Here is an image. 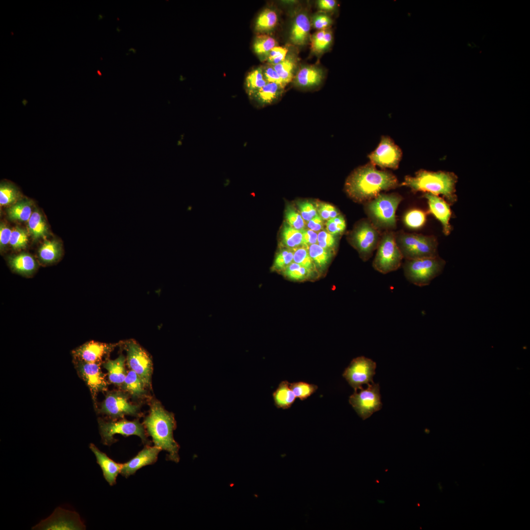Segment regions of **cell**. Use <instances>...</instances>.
<instances>
[{
	"label": "cell",
	"mask_w": 530,
	"mask_h": 530,
	"mask_svg": "<svg viewBox=\"0 0 530 530\" xmlns=\"http://www.w3.org/2000/svg\"><path fill=\"white\" fill-rule=\"evenodd\" d=\"M398 181L393 174L377 170L373 165L359 167L347 178L345 190L353 200L365 203L381 193L397 187Z\"/></svg>",
	"instance_id": "obj_1"
},
{
	"label": "cell",
	"mask_w": 530,
	"mask_h": 530,
	"mask_svg": "<svg viewBox=\"0 0 530 530\" xmlns=\"http://www.w3.org/2000/svg\"><path fill=\"white\" fill-rule=\"evenodd\" d=\"M283 80L285 85L293 79V72L295 66V60L291 57H286L280 63L272 65Z\"/></svg>",
	"instance_id": "obj_38"
},
{
	"label": "cell",
	"mask_w": 530,
	"mask_h": 530,
	"mask_svg": "<svg viewBox=\"0 0 530 530\" xmlns=\"http://www.w3.org/2000/svg\"><path fill=\"white\" fill-rule=\"evenodd\" d=\"M302 232V244L306 246L317 243L318 233L309 229H304Z\"/></svg>",
	"instance_id": "obj_53"
},
{
	"label": "cell",
	"mask_w": 530,
	"mask_h": 530,
	"mask_svg": "<svg viewBox=\"0 0 530 530\" xmlns=\"http://www.w3.org/2000/svg\"><path fill=\"white\" fill-rule=\"evenodd\" d=\"M426 214L422 210L412 209L405 212L403 217L404 225L411 229H418L425 223Z\"/></svg>",
	"instance_id": "obj_35"
},
{
	"label": "cell",
	"mask_w": 530,
	"mask_h": 530,
	"mask_svg": "<svg viewBox=\"0 0 530 530\" xmlns=\"http://www.w3.org/2000/svg\"><path fill=\"white\" fill-rule=\"evenodd\" d=\"M283 244L285 247L294 249L302 244V230L293 228L287 223H285L281 231Z\"/></svg>",
	"instance_id": "obj_33"
},
{
	"label": "cell",
	"mask_w": 530,
	"mask_h": 530,
	"mask_svg": "<svg viewBox=\"0 0 530 530\" xmlns=\"http://www.w3.org/2000/svg\"><path fill=\"white\" fill-rule=\"evenodd\" d=\"M21 193L13 183L3 181L0 184V204L1 206L12 205L21 199Z\"/></svg>",
	"instance_id": "obj_32"
},
{
	"label": "cell",
	"mask_w": 530,
	"mask_h": 530,
	"mask_svg": "<svg viewBox=\"0 0 530 530\" xmlns=\"http://www.w3.org/2000/svg\"><path fill=\"white\" fill-rule=\"evenodd\" d=\"M32 207L31 200L21 198L8 208V216L12 221H28L33 212Z\"/></svg>",
	"instance_id": "obj_25"
},
{
	"label": "cell",
	"mask_w": 530,
	"mask_h": 530,
	"mask_svg": "<svg viewBox=\"0 0 530 530\" xmlns=\"http://www.w3.org/2000/svg\"><path fill=\"white\" fill-rule=\"evenodd\" d=\"M381 235L370 220H362L354 227L349 236L352 246L364 261H368L377 248Z\"/></svg>",
	"instance_id": "obj_8"
},
{
	"label": "cell",
	"mask_w": 530,
	"mask_h": 530,
	"mask_svg": "<svg viewBox=\"0 0 530 530\" xmlns=\"http://www.w3.org/2000/svg\"><path fill=\"white\" fill-rule=\"evenodd\" d=\"M401 157L399 148L388 137H383L369 158L373 164L382 168L396 169Z\"/></svg>",
	"instance_id": "obj_15"
},
{
	"label": "cell",
	"mask_w": 530,
	"mask_h": 530,
	"mask_svg": "<svg viewBox=\"0 0 530 530\" xmlns=\"http://www.w3.org/2000/svg\"><path fill=\"white\" fill-rule=\"evenodd\" d=\"M114 345L95 341L87 342L72 351L73 360L100 364L112 350Z\"/></svg>",
	"instance_id": "obj_17"
},
{
	"label": "cell",
	"mask_w": 530,
	"mask_h": 530,
	"mask_svg": "<svg viewBox=\"0 0 530 530\" xmlns=\"http://www.w3.org/2000/svg\"><path fill=\"white\" fill-rule=\"evenodd\" d=\"M28 242V234L25 229L19 226L12 230L9 244L13 249L19 250L26 247Z\"/></svg>",
	"instance_id": "obj_43"
},
{
	"label": "cell",
	"mask_w": 530,
	"mask_h": 530,
	"mask_svg": "<svg viewBox=\"0 0 530 530\" xmlns=\"http://www.w3.org/2000/svg\"><path fill=\"white\" fill-rule=\"evenodd\" d=\"M293 249L286 247L280 250L275 256L272 270L282 271L293 262Z\"/></svg>",
	"instance_id": "obj_41"
},
{
	"label": "cell",
	"mask_w": 530,
	"mask_h": 530,
	"mask_svg": "<svg viewBox=\"0 0 530 530\" xmlns=\"http://www.w3.org/2000/svg\"><path fill=\"white\" fill-rule=\"evenodd\" d=\"M139 406L131 403L127 397L120 392L108 393L101 405L100 412L116 417L126 415H136Z\"/></svg>",
	"instance_id": "obj_16"
},
{
	"label": "cell",
	"mask_w": 530,
	"mask_h": 530,
	"mask_svg": "<svg viewBox=\"0 0 530 530\" xmlns=\"http://www.w3.org/2000/svg\"><path fill=\"white\" fill-rule=\"evenodd\" d=\"M311 25L308 16L304 13L298 14L292 24L290 39L296 45H303L307 42Z\"/></svg>",
	"instance_id": "obj_22"
},
{
	"label": "cell",
	"mask_w": 530,
	"mask_h": 530,
	"mask_svg": "<svg viewBox=\"0 0 530 530\" xmlns=\"http://www.w3.org/2000/svg\"><path fill=\"white\" fill-rule=\"evenodd\" d=\"M122 386L124 390L134 398L143 396L145 393V387H147L140 377L132 370L127 372Z\"/></svg>",
	"instance_id": "obj_31"
},
{
	"label": "cell",
	"mask_w": 530,
	"mask_h": 530,
	"mask_svg": "<svg viewBox=\"0 0 530 530\" xmlns=\"http://www.w3.org/2000/svg\"><path fill=\"white\" fill-rule=\"evenodd\" d=\"M98 422L102 442L105 445H110L116 441L113 438L116 434L124 436L137 435L143 443H147L144 427L138 421H106L100 419Z\"/></svg>",
	"instance_id": "obj_10"
},
{
	"label": "cell",
	"mask_w": 530,
	"mask_h": 530,
	"mask_svg": "<svg viewBox=\"0 0 530 530\" xmlns=\"http://www.w3.org/2000/svg\"><path fill=\"white\" fill-rule=\"evenodd\" d=\"M28 231L34 240L45 238L48 235L47 224L43 214L35 209L28 221Z\"/></svg>",
	"instance_id": "obj_28"
},
{
	"label": "cell",
	"mask_w": 530,
	"mask_h": 530,
	"mask_svg": "<svg viewBox=\"0 0 530 530\" xmlns=\"http://www.w3.org/2000/svg\"><path fill=\"white\" fill-rule=\"evenodd\" d=\"M318 7L322 10H331L336 5L334 0H320L318 2Z\"/></svg>",
	"instance_id": "obj_56"
},
{
	"label": "cell",
	"mask_w": 530,
	"mask_h": 530,
	"mask_svg": "<svg viewBox=\"0 0 530 530\" xmlns=\"http://www.w3.org/2000/svg\"><path fill=\"white\" fill-rule=\"evenodd\" d=\"M288 381H282L273 393L275 405L278 408H290L296 398L290 387Z\"/></svg>",
	"instance_id": "obj_29"
},
{
	"label": "cell",
	"mask_w": 530,
	"mask_h": 530,
	"mask_svg": "<svg viewBox=\"0 0 530 530\" xmlns=\"http://www.w3.org/2000/svg\"><path fill=\"white\" fill-rule=\"evenodd\" d=\"M349 402L363 420L368 418L382 406L379 384H370L368 388H362L359 392L355 390L349 397Z\"/></svg>",
	"instance_id": "obj_9"
},
{
	"label": "cell",
	"mask_w": 530,
	"mask_h": 530,
	"mask_svg": "<svg viewBox=\"0 0 530 530\" xmlns=\"http://www.w3.org/2000/svg\"><path fill=\"white\" fill-rule=\"evenodd\" d=\"M62 254V246L57 240L45 241L38 250L39 260L45 264L56 262Z\"/></svg>",
	"instance_id": "obj_26"
},
{
	"label": "cell",
	"mask_w": 530,
	"mask_h": 530,
	"mask_svg": "<svg viewBox=\"0 0 530 530\" xmlns=\"http://www.w3.org/2000/svg\"><path fill=\"white\" fill-rule=\"evenodd\" d=\"M126 349L127 363L129 368L140 377L147 386H149L152 372V363L149 356L133 341L126 343Z\"/></svg>",
	"instance_id": "obj_12"
},
{
	"label": "cell",
	"mask_w": 530,
	"mask_h": 530,
	"mask_svg": "<svg viewBox=\"0 0 530 530\" xmlns=\"http://www.w3.org/2000/svg\"><path fill=\"white\" fill-rule=\"evenodd\" d=\"M277 20V15L274 11L266 9L258 17L255 29L260 32L270 30L276 26Z\"/></svg>",
	"instance_id": "obj_36"
},
{
	"label": "cell",
	"mask_w": 530,
	"mask_h": 530,
	"mask_svg": "<svg viewBox=\"0 0 530 530\" xmlns=\"http://www.w3.org/2000/svg\"><path fill=\"white\" fill-rule=\"evenodd\" d=\"M144 424L152 436L155 446L168 452V460L178 462L180 446L173 437L176 427L174 416L166 411L158 401H154Z\"/></svg>",
	"instance_id": "obj_2"
},
{
	"label": "cell",
	"mask_w": 530,
	"mask_h": 530,
	"mask_svg": "<svg viewBox=\"0 0 530 530\" xmlns=\"http://www.w3.org/2000/svg\"><path fill=\"white\" fill-rule=\"evenodd\" d=\"M445 261L438 256L415 260H405L402 265L406 279L419 287L428 285L442 272Z\"/></svg>",
	"instance_id": "obj_6"
},
{
	"label": "cell",
	"mask_w": 530,
	"mask_h": 530,
	"mask_svg": "<svg viewBox=\"0 0 530 530\" xmlns=\"http://www.w3.org/2000/svg\"><path fill=\"white\" fill-rule=\"evenodd\" d=\"M318 215L323 220H328L340 214V212L333 205L328 203H321L317 209Z\"/></svg>",
	"instance_id": "obj_49"
},
{
	"label": "cell",
	"mask_w": 530,
	"mask_h": 530,
	"mask_svg": "<svg viewBox=\"0 0 530 530\" xmlns=\"http://www.w3.org/2000/svg\"><path fill=\"white\" fill-rule=\"evenodd\" d=\"M317 243L321 247L335 252L337 245V236L321 230L318 233Z\"/></svg>",
	"instance_id": "obj_45"
},
{
	"label": "cell",
	"mask_w": 530,
	"mask_h": 530,
	"mask_svg": "<svg viewBox=\"0 0 530 530\" xmlns=\"http://www.w3.org/2000/svg\"><path fill=\"white\" fill-rule=\"evenodd\" d=\"M161 450L155 446H146L133 458L122 464L121 474L126 477L134 474L140 468L156 462L159 453Z\"/></svg>",
	"instance_id": "obj_18"
},
{
	"label": "cell",
	"mask_w": 530,
	"mask_h": 530,
	"mask_svg": "<svg viewBox=\"0 0 530 530\" xmlns=\"http://www.w3.org/2000/svg\"><path fill=\"white\" fill-rule=\"evenodd\" d=\"M290 387L296 398L302 400L311 396L318 388L316 385L302 381L290 383Z\"/></svg>",
	"instance_id": "obj_42"
},
{
	"label": "cell",
	"mask_w": 530,
	"mask_h": 530,
	"mask_svg": "<svg viewBox=\"0 0 530 530\" xmlns=\"http://www.w3.org/2000/svg\"><path fill=\"white\" fill-rule=\"evenodd\" d=\"M125 361V357L120 355L115 360H107L103 363V367L107 371L110 382L117 385H122L127 374Z\"/></svg>",
	"instance_id": "obj_23"
},
{
	"label": "cell",
	"mask_w": 530,
	"mask_h": 530,
	"mask_svg": "<svg viewBox=\"0 0 530 530\" xmlns=\"http://www.w3.org/2000/svg\"><path fill=\"white\" fill-rule=\"evenodd\" d=\"M293 262L308 269L312 273L317 271L309 254L308 247L305 245L293 249Z\"/></svg>",
	"instance_id": "obj_39"
},
{
	"label": "cell",
	"mask_w": 530,
	"mask_h": 530,
	"mask_svg": "<svg viewBox=\"0 0 530 530\" xmlns=\"http://www.w3.org/2000/svg\"><path fill=\"white\" fill-rule=\"evenodd\" d=\"M276 45V40L272 37L267 35H260L255 39L253 48L257 54L267 57L269 52Z\"/></svg>",
	"instance_id": "obj_40"
},
{
	"label": "cell",
	"mask_w": 530,
	"mask_h": 530,
	"mask_svg": "<svg viewBox=\"0 0 530 530\" xmlns=\"http://www.w3.org/2000/svg\"><path fill=\"white\" fill-rule=\"evenodd\" d=\"M309 254L317 270H324L329 264L334 252L325 249L317 243L308 246Z\"/></svg>",
	"instance_id": "obj_30"
},
{
	"label": "cell",
	"mask_w": 530,
	"mask_h": 530,
	"mask_svg": "<svg viewBox=\"0 0 530 530\" xmlns=\"http://www.w3.org/2000/svg\"><path fill=\"white\" fill-rule=\"evenodd\" d=\"M424 197L427 199L429 212L440 222L444 234L449 235L451 229L450 223L451 212L449 204L442 198L429 193H425Z\"/></svg>",
	"instance_id": "obj_19"
},
{
	"label": "cell",
	"mask_w": 530,
	"mask_h": 530,
	"mask_svg": "<svg viewBox=\"0 0 530 530\" xmlns=\"http://www.w3.org/2000/svg\"><path fill=\"white\" fill-rule=\"evenodd\" d=\"M299 212L306 222H308L318 213L317 207L309 201H302L297 203Z\"/></svg>",
	"instance_id": "obj_47"
},
{
	"label": "cell",
	"mask_w": 530,
	"mask_h": 530,
	"mask_svg": "<svg viewBox=\"0 0 530 530\" xmlns=\"http://www.w3.org/2000/svg\"><path fill=\"white\" fill-rule=\"evenodd\" d=\"M12 230L3 222L0 225V248L2 251L9 243Z\"/></svg>",
	"instance_id": "obj_51"
},
{
	"label": "cell",
	"mask_w": 530,
	"mask_h": 530,
	"mask_svg": "<svg viewBox=\"0 0 530 530\" xmlns=\"http://www.w3.org/2000/svg\"><path fill=\"white\" fill-rule=\"evenodd\" d=\"M262 69L258 68L251 71L246 77L245 85L246 92L252 97L267 83Z\"/></svg>",
	"instance_id": "obj_34"
},
{
	"label": "cell",
	"mask_w": 530,
	"mask_h": 530,
	"mask_svg": "<svg viewBox=\"0 0 530 530\" xmlns=\"http://www.w3.org/2000/svg\"><path fill=\"white\" fill-rule=\"evenodd\" d=\"M330 18L325 14H320L314 18L313 24L314 27L320 30L325 29L331 23Z\"/></svg>",
	"instance_id": "obj_52"
},
{
	"label": "cell",
	"mask_w": 530,
	"mask_h": 530,
	"mask_svg": "<svg viewBox=\"0 0 530 530\" xmlns=\"http://www.w3.org/2000/svg\"><path fill=\"white\" fill-rule=\"evenodd\" d=\"M89 448L96 456L97 462L102 469L105 479L110 485H114L118 475L121 473L122 464L114 461L94 444H90Z\"/></svg>",
	"instance_id": "obj_20"
},
{
	"label": "cell",
	"mask_w": 530,
	"mask_h": 530,
	"mask_svg": "<svg viewBox=\"0 0 530 530\" xmlns=\"http://www.w3.org/2000/svg\"><path fill=\"white\" fill-rule=\"evenodd\" d=\"M288 52V49L276 46L269 52L267 60L271 65L278 64L285 60Z\"/></svg>",
	"instance_id": "obj_48"
},
{
	"label": "cell",
	"mask_w": 530,
	"mask_h": 530,
	"mask_svg": "<svg viewBox=\"0 0 530 530\" xmlns=\"http://www.w3.org/2000/svg\"><path fill=\"white\" fill-rule=\"evenodd\" d=\"M345 228V219L341 214L335 218L327 220L326 223V231L334 235H341L344 232Z\"/></svg>",
	"instance_id": "obj_46"
},
{
	"label": "cell",
	"mask_w": 530,
	"mask_h": 530,
	"mask_svg": "<svg viewBox=\"0 0 530 530\" xmlns=\"http://www.w3.org/2000/svg\"><path fill=\"white\" fill-rule=\"evenodd\" d=\"M285 218L287 223L293 228L298 230L305 229L306 222L299 212L291 206H288L286 208Z\"/></svg>",
	"instance_id": "obj_44"
},
{
	"label": "cell",
	"mask_w": 530,
	"mask_h": 530,
	"mask_svg": "<svg viewBox=\"0 0 530 530\" xmlns=\"http://www.w3.org/2000/svg\"><path fill=\"white\" fill-rule=\"evenodd\" d=\"M376 363L364 356L357 357L352 360L343 376L354 390L363 388L362 385L373 383V377L375 374Z\"/></svg>",
	"instance_id": "obj_11"
},
{
	"label": "cell",
	"mask_w": 530,
	"mask_h": 530,
	"mask_svg": "<svg viewBox=\"0 0 530 530\" xmlns=\"http://www.w3.org/2000/svg\"><path fill=\"white\" fill-rule=\"evenodd\" d=\"M395 239L403 259L415 260L438 256V243L432 236L405 233H395Z\"/></svg>",
	"instance_id": "obj_5"
},
{
	"label": "cell",
	"mask_w": 530,
	"mask_h": 530,
	"mask_svg": "<svg viewBox=\"0 0 530 530\" xmlns=\"http://www.w3.org/2000/svg\"><path fill=\"white\" fill-rule=\"evenodd\" d=\"M332 40V35L331 32L330 31L326 30L325 35L313 51L317 53L322 52L329 46Z\"/></svg>",
	"instance_id": "obj_54"
},
{
	"label": "cell",
	"mask_w": 530,
	"mask_h": 530,
	"mask_svg": "<svg viewBox=\"0 0 530 530\" xmlns=\"http://www.w3.org/2000/svg\"><path fill=\"white\" fill-rule=\"evenodd\" d=\"M85 526L74 511L57 507L47 519L34 526V530H83Z\"/></svg>",
	"instance_id": "obj_14"
},
{
	"label": "cell",
	"mask_w": 530,
	"mask_h": 530,
	"mask_svg": "<svg viewBox=\"0 0 530 530\" xmlns=\"http://www.w3.org/2000/svg\"><path fill=\"white\" fill-rule=\"evenodd\" d=\"M263 72L264 77L267 82L276 83L284 87L286 86L283 80L272 65L265 67L263 70Z\"/></svg>",
	"instance_id": "obj_50"
},
{
	"label": "cell",
	"mask_w": 530,
	"mask_h": 530,
	"mask_svg": "<svg viewBox=\"0 0 530 530\" xmlns=\"http://www.w3.org/2000/svg\"><path fill=\"white\" fill-rule=\"evenodd\" d=\"M8 262L12 270L21 275L30 276L37 269L38 264L30 254L21 253L9 256Z\"/></svg>",
	"instance_id": "obj_21"
},
{
	"label": "cell",
	"mask_w": 530,
	"mask_h": 530,
	"mask_svg": "<svg viewBox=\"0 0 530 530\" xmlns=\"http://www.w3.org/2000/svg\"><path fill=\"white\" fill-rule=\"evenodd\" d=\"M322 74L321 70L315 67H304L299 70L296 75V83L302 87L317 85L321 81Z\"/></svg>",
	"instance_id": "obj_27"
},
{
	"label": "cell",
	"mask_w": 530,
	"mask_h": 530,
	"mask_svg": "<svg viewBox=\"0 0 530 530\" xmlns=\"http://www.w3.org/2000/svg\"><path fill=\"white\" fill-rule=\"evenodd\" d=\"M402 200V196L397 193H380L365 203V209L370 221L378 230L395 229L396 212Z\"/></svg>",
	"instance_id": "obj_4"
},
{
	"label": "cell",
	"mask_w": 530,
	"mask_h": 530,
	"mask_svg": "<svg viewBox=\"0 0 530 530\" xmlns=\"http://www.w3.org/2000/svg\"><path fill=\"white\" fill-rule=\"evenodd\" d=\"M73 362L79 375L88 386L95 402L97 394L106 391L108 385L106 375L101 370V364L76 360H73Z\"/></svg>",
	"instance_id": "obj_13"
},
{
	"label": "cell",
	"mask_w": 530,
	"mask_h": 530,
	"mask_svg": "<svg viewBox=\"0 0 530 530\" xmlns=\"http://www.w3.org/2000/svg\"><path fill=\"white\" fill-rule=\"evenodd\" d=\"M456 177L451 173L421 170L414 177L406 176L402 185L413 191H424L435 195H442L450 204L456 201L455 185Z\"/></svg>",
	"instance_id": "obj_3"
},
{
	"label": "cell",
	"mask_w": 530,
	"mask_h": 530,
	"mask_svg": "<svg viewBox=\"0 0 530 530\" xmlns=\"http://www.w3.org/2000/svg\"><path fill=\"white\" fill-rule=\"evenodd\" d=\"M308 229L315 232H319L323 227V221L322 218L318 214L306 223Z\"/></svg>",
	"instance_id": "obj_55"
},
{
	"label": "cell",
	"mask_w": 530,
	"mask_h": 530,
	"mask_svg": "<svg viewBox=\"0 0 530 530\" xmlns=\"http://www.w3.org/2000/svg\"><path fill=\"white\" fill-rule=\"evenodd\" d=\"M372 262L373 268L382 274H387L398 269L403 259L398 247L392 231H386L382 235L377 247Z\"/></svg>",
	"instance_id": "obj_7"
},
{
	"label": "cell",
	"mask_w": 530,
	"mask_h": 530,
	"mask_svg": "<svg viewBox=\"0 0 530 530\" xmlns=\"http://www.w3.org/2000/svg\"><path fill=\"white\" fill-rule=\"evenodd\" d=\"M282 272L286 278L295 281H302L308 279L312 274L308 269L293 262Z\"/></svg>",
	"instance_id": "obj_37"
},
{
	"label": "cell",
	"mask_w": 530,
	"mask_h": 530,
	"mask_svg": "<svg viewBox=\"0 0 530 530\" xmlns=\"http://www.w3.org/2000/svg\"><path fill=\"white\" fill-rule=\"evenodd\" d=\"M284 87L274 82H267L252 97L262 106L271 104L277 100L283 92Z\"/></svg>",
	"instance_id": "obj_24"
}]
</instances>
